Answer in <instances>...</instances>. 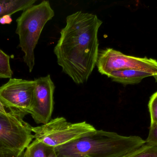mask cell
<instances>
[{"label":"cell","mask_w":157,"mask_h":157,"mask_svg":"<svg viewBox=\"0 0 157 157\" xmlns=\"http://www.w3.org/2000/svg\"><path fill=\"white\" fill-rule=\"evenodd\" d=\"M154 74L147 71L136 69H124L113 71L107 76L113 82L124 85L138 84L144 78L154 77Z\"/></svg>","instance_id":"cell-9"},{"label":"cell","mask_w":157,"mask_h":157,"mask_svg":"<svg viewBox=\"0 0 157 157\" xmlns=\"http://www.w3.org/2000/svg\"><path fill=\"white\" fill-rule=\"evenodd\" d=\"M22 157H58L55 148L35 139L26 148Z\"/></svg>","instance_id":"cell-11"},{"label":"cell","mask_w":157,"mask_h":157,"mask_svg":"<svg viewBox=\"0 0 157 157\" xmlns=\"http://www.w3.org/2000/svg\"><path fill=\"white\" fill-rule=\"evenodd\" d=\"M124 157H157V146L146 143Z\"/></svg>","instance_id":"cell-12"},{"label":"cell","mask_w":157,"mask_h":157,"mask_svg":"<svg viewBox=\"0 0 157 157\" xmlns=\"http://www.w3.org/2000/svg\"><path fill=\"white\" fill-rule=\"evenodd\" d=\"M10 57L0 49V78H12L13 75L10 65Z\"/></svg>","instance_id":"cell-13"},{"label":"cell","mask_w":157,"mask_h":157,"mask_svg":"<svg viewBox=\"0 0 157 157\" xmlns=\"http://www.w3.org/2000/svg\"><path fill=\"white\" fill-rule=\"evenodd\" d=\"M12 18L11 15H6L4 16L0 19V23L2 25L4 24H10L12 22Z\"/></svg>","instance_id":"cell-17"},{"label":"cell","mask_w":157,"mask_h":157,"mask_svg":"<svg viewBox=\"0 0 157 157\" xmlns=\"http://www.w3.org/2000/svg\"><path fill=\"white\" fill-rule=\"evenodd\" d=\"M145 141L147 144L157 146V123L150 124L148 137Z\"/></svg>","instance_id":"cell-15"},{"label":"cell","mask_w":157,"mask_h":157,"mask_svg":"<svg viewBox=\"0 0 157 157\" xmlns=\"http://www.w3.org/2000/svg\"><path fill=\"white\" fill-rule=\"evenodd\" d=\"M31 130L36 140L55 148L96 130L86 122L71 123L63 117H59L41 126L32 127Z\"/></svg>","instance_id":"cell-4"},{"label":"cell","mask_w":157,"mask_h":157,"mask_svg":"<svg viewBox=\"0 0 157 157\" xmlns=\"http://www.w3.org/2000/svg\"><path fill=\"white\" fill-rule=\"evenodd\" d=\"M54 15L49 2L44 1L23 11L17 19L16 33L19 36L18 47L25 53L24 61L30 73L35 65L34 50L40 34L45 25Z\"/></svg>","instance_id":"cell-3"},{"label":"cell","mask_w":157,"mask_h":157,"mask_svg":"<svg viewBox=\"0 0 157 157\" xmlns=\"http://www.w3.org/2000/svg\"><path fill=\"white\" fill-rule=\"evenodd\" d=\"M6 111L4 107L3 106L2 104L1 103L0 101V112H2V113H6Z\"/></svg>","instance_id":"cell-18"},{"label":"cell","mask_w":157,"mask_h":157,"mask_svg":"<svg viewBox=\"0 0 157 157\" xmlns=\"http://www.w3.org/2000/svg\"><path fill=\"white\" fill-rule=\"evenodd\" d=\"M36 82L10 78L0 87V101L4 108L24 118L29 114L34 99Z\"/></svg>","instance_id":"cell-6"},{"label":"cell","mask_w":157,"mask_h":157,"mask_svg":"<svg viewBox=\"0 0 157 157\" xmlns=\"http://www.w3.org/2000/svg\"><path fill=\"white\" fill-rule=\"evenodd\" d=\"M96 65L99 72L107 76L113 71L124 69L142 70L157 75V61L155 59L125 55L111 48L99 52Z\"/></svg>","instance_id":"cell-7"},{"label":"cell","mask_w":157,"mask_h":157,"mask_svg":"<svg viewBox=\"0 0 157 157\" xmlns=\"http://www.w3.org/2000/svg\"><path fill=\"white\" fill-rule=\"evenodd\" d=\"M31 127L12 112H0V151L24 153L34 138Z\"/></svg>","instance_id":"cell-5"},{"label":"cell","mask_w":157,"mask_h":157,"mask_svg":"<svg viewBox=\"0 0 157 157\" xmlns=\"http://www.w3.org/2000/svg\"><path fill=\"white\" fill-rule=\"evenodd\" d=\"M36 0H0V19L32 6Z\"/></svg>","instance_id":"cell-10"},{"label":"cell","mask_w":157,"mask_h":157,"mask_svg":"<svg viewBox=\"0 0 157 157\" xmlns=\"http://www.w3.org/2000/svg\"><path fill=\"white\" fill-rule=\"evenodd\" d=\"M148 107L151 124L157 123V91L150 97Z\"/></svg>","instance_id":"cell-14"},{"label":"cell","mask_w":157,"mask_h":157,"mask_svg":"<svg viewBox=\"0 0 157 157\" xmlns=\"http://www.w3.org/2000/svg\"><path fill=\"white\" fill-rule=\"evenodd\" d=\"M35 81L34 99L29 114L36 123L46 124L51 120L53 112L55 85L50 75Z\"/></svg>","instance_id":"cell-8"},{"label":"cell","mask_w":157,"mask_h":157,"mask_svg":"<svg viewBox=\"0 0 157 157\" xmlns=\"http://www.w3.org/2000/svg\"><path fill=\"white\" fill-rule=\"evenodd\" d=\"M145 143L139 136L96 130L55 150L58 157H124Z\"/></svg>","instance_id":"cell-2"},{"label":"cell","mask_w":157,"mask_h":157,"mask_svg":"<svg viewBox=\"0 0 157 157\" xmlns=\"http://www.w3.org/2000/svg\"><path fill=\"white\" fill-rule=\"evenodd\" d=\"M154 77H155V79L156 81L157 82V75L154 76Z\"/></svg>","instance_id":"cell-19"},{"label":"cell","mask_w":157,"mask_h":157,"mask_svg":"<svg viewBox=\"0 0 157 157\" xmlns=\"http://www.w3.org/2000/svg\"><path fill=\"white\" fill-rule=\"evenodd\" d=\"M102 22L97 15L78 11L66 18V25L54 49L63 71L78 84L86 82L97 65L98 31Z\"/></svg>","instance_id":"cell-1"},{"label":"cell","mask_w":157,"mask_h":157,"mask_svg":"<svg viewBox=\"0 0 157 157\" xmlns=\"http://www.w3.org/2000/svg\"><path fill=\"white\" fill-rule=\"evenodd\" d=\"M23 153L20 154L13 152L0 151V157H22Z\"/></svg>","instance_id":"cell-16"}]
</instances>
